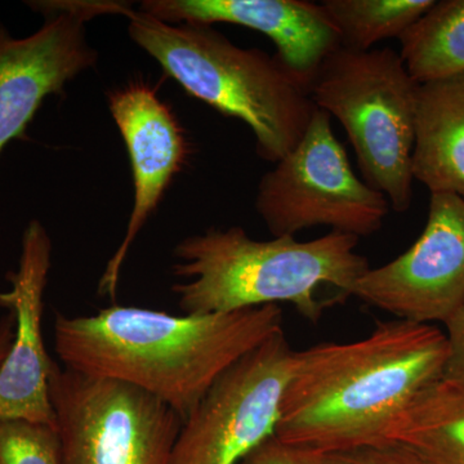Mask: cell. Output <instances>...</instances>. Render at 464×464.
Segmentation results:
<instances>
[{"label": "cell", "instance_id": "6da1fadb", "mask_svg": "<svg viewBox=\"0 0 464 464\" xmlns=\"http://www.w3.org/2000/svg\"><path fill=\"white\" fill-rule=\"evenodd\" d=\"M448 353L441 329L400 319L362 340L295 351L275 438L319 453L390 441L402 411L444 374Z\"/></svg>", "mask_w": 464, "mask_h": 464}, {"label": "cell", "instance_id": "7a4b0ae2", "mask_svg": "<svg viewBox=\"0 0 464 464\" xmlns=\"http://www.w3.org/2000/svg\"><path fill=\"white\" fill-rule=\"evenodd\" d=\"M279 304L172 315L134 306L54 319V353L78 373L145 391L183 420L232 364L282 332Z\"/></svg>", "mask_w": 464, "mask_h": 464}, {"label": "cell", "instance_id": "3957f363", "mask_svg": "<svg viewBox=\"0 0 464 464\" xmlns=\"http://www.w3.org/2000/svg\"><path fill=\"white\" fill-rule=\"evenodd\" d=\"M359 237L331 231L315 240L295 237L255 240L237 226L191 235L173 249V285L186 315H207L289 304L316 324L335 302L320 297L333 289L351 297L371 268L356 252Z\"/></svg>", "mask_w": 464, "mask_h": 464}, {"label": "cell", "instance_id": "277c9868", "mask_svg": "<svg viewBox=\"0 0 464 464\" xmlns=\"http://www.w3.org/2000/svg\"><path fill=\"white\" fill-rule=\"evenodd\" d=\"M130 39L195 99L244 121L276 164L301 141L316 106L306 82L276 56L241 48L210 25L163 23L121 3Z\"/></svg>", "mask_w": 464, "mask_h": 464}, {"label": "cell", "instance_id": "5b68a950", "mask_svg": "<svg viewBox=\"0 0 464 464\" xmlns=\"http://www.w3.org/2000/svg\"><path fill=\"white\" fill-rule=\"evenodd\" d=\"M418 84L396 51L342 47L325 57L308 83L314 105L346 130L362 181L398 213L413 201Z\"/></svg>", "mask_w": 464, "mask_h": 464}, {"label": "cell", "instance_id": "8992f818", "mask_svg": "<svg viewBox=\"0 0 464 464\" xmlns=\"http://www.w3.org/2000/svg\"><path fill=\"white\" fill-rule=\"evenodd\" d=\"M255 204L274 237L326 226L360 239L381 230L391 209L353 172L331 116L317 108L298 145L262 176Z\"/></svg>", "mask_w": 464, "mask_h": 464}, {"label": "cell", "instance_id": "52a82bcc", "mask_svg": "<svg viewBox=\"0 0 464 464\" xmlns=\"http://www.w3.org/2000/svg\"><path fill=\"white\" fill-rule=\"evenodd\" d=\"M50 398L61 464H172L183 420L145 391L53 362Z\"/></svg>", "mask_w": 464, "mask_h": 464}, {"label": "cell", "instance_id": "ba28073f", "mask_svg": "<svg viewBox=\"0 0 464 464\" xmlns=\"http://www.w3.org/2000/svg\"><path fill=\"white\" fill-rule=\"evenodd\" d=\"M295 353L282 331L232 364L183 420L172 464H239L273 438Z\"/></svg>", "mask_w": 464, "mask_h": 464}, {"label": "cell", "instance_id": "9c48e42d", "mask_svg": "<svg viewBox=\"0 0 464 464\" xmlns=\"http://www.w3.org/2000/svg\"><path fill=\"white\" fill-rule=\"evenodd\" d=\"M42 12L38 32L14 38L0 24V154L9 142L24 139L43 101L63 93L65 85L97 63L88 43L92 18L116 14L118 2L45 0L30 2Z\"/></svg>", "mask_w": 464, "mask_h": 464}, {"label": "cell", "instance_id": "30bf717a", "mask_svg": "<svg viewBox=\"0 0 464 464\" xmlns=\"http://www.w3.org/2000/svg\"><path fill=\"white\" fill-rule=\"evenodd\" d=\"M351 297L406 322H447L464 304V199L431 194L422 235L398 258L369 268Z\"/></svg>", "mask_w": 464, "mask_h": 464}, {"label": "cell", "instance_id": "8fae6325", "mask_svg": "<svg viewBox=\"0 0 464 464\" xmlns=\"http://www.w3.org/2000/svg\"><path fill=\"white\" fill-rule=\"evenodd\" d=\"M52 266V240L41 221L27 224L18 267L7 274L11 289L0 293V307L14 316V337L0 366V420H20L56 429L50 398L54 360L43 337L44 292Z\"/></svg>", "mask_w": 464, "mask_h": 464}, {"label": "cell", "instance_id": "7c38bea8", "mask_svg": "<svg viewBox=\"0 0 464 464\" xmlns=\"http://www.w3.org/2000/svg\"><path fill=\"white\" fill-rule=\"evenodd\" d=\"M109 108L127 146L134 191L123 240L99 282L100 297L115 299L128 253L173 177L181 170L188 143L176 116L149 85L134 83L111 92Z\"/></svg>", "mask_w": 464, "mask_h": 464}, {"label": "cell", "instance_id": "4fadbf2b", "mask_svg": "<svg viewBox=\"0 0 464 464\" xmlns=\"http://www.w3.org/2000/svg\"><path fill=\"white\" fill-rule=\"evenodd\" d=\"M140 11L172 25L225 23L256 30L273 41L276 57L307 84L341 47L322 5L306 0H146Z\"/></svg>", "mask_w": 464, "mask_h": 464}, {"label": "cell", "instance_id": "5bb4252c", "mask_svg": "<svg viewBox=\"0 0 464 464\" xmlns=\"http://www.w3.org/2000/svg\"><path fill=\"white\" fill-rule=\"evenodd\" d=\"M414 181L464 199V74L418 84Z\"/></svg>", "mask_w": 464, "mask_h": 464}, {"label": "cell", "instance_id": "9a60e30c", "mask_svg": "<svg viewBox=\"0 0 464 464\" xmlns=\"http://www.w3.org/2000/svg\"><path fill=\"white\" fill-rule=\"evenodd\" d=\"M422 464H464V386L440 378L420 391L390 432Z\"/></svg>", "mask_w": 464, "mask_h": 464}, {"label": "cell", "instance_id": "2e32d148", "mask_svg": "<svg viewBox=\"0 0 464 464\" xmlns=\"http://www.w3.org/2000/svg\"><path fill=\"white\" fill-rule=\"evenodd\" d=\"M409 74L417 83L464 74V0L435 2L399 38Z\"/></svg>", "mask_w": 464, "mask_h": 464}, {"label": "cell", "instance_id": "e0dca14e", "mask_svg": "<svg viewBox=\"0 0 464 464\" xmlns=\"http://www.w3.org/2000/svg\"><path fill=\"white\" fill-rule=\"evenodd\" d=\"M435 5L433 0H324L342 48L365 52L377 43L400 38Z\"/></svg>", "mask_w": 464, "mask_h": 464}, {"label": "cell", "instance_id": "ac0fdd59", "mask_svg": "<svg viewBox=\"0 0 464 464\" xmlns=\"http://www.w3.org/2000/svg\"><path fill=\"white\" fill-rule=\"evenodd\" d=\"M0 464H61L57 430L27 420H0Z\"/></svg>", "mask_w": 464, "mask_h": 464}, {"label": "cell", "instance_id": "d6986e66", "mask_svg": "<svg viewBox=\"0 0 464 464\" xmlns=\"http://www.w3.org/2000/svg\"><path fill=\"white\" fill-rule=\"evenodd\" d=\"M316 464H422L396 441L320 453Z\"/></svg>", "mask_w": 464, "mask_h": 464}, {"label": "cell", "instance_id": "ffe728a7", "mask_svg": "<svg viewBox=\"0 0 464 464\" xmlns=\"http://www.w3.org/2000/svg\"><path fill=\"white\" fill-rule=\"evenodd\" d=\"M319 451L289 447L275 436L250 451L239 464H316Z\"/></svg>", "mask_w": 464, "mask_h": 464}, {"label": "cell", "instance_id": "44dd1931", "mask_svg": "<svg viewBox=\"0 0 464 464\" xmlns=\"http://www.w3.org/2000/svg\"><path fill=\"white\" fill-rule=\"evenodd\" d=\"M444 324L449 353L442 378L464 386V304Z\"/></svg>", "mask_w": 464, "mask_h": 464}, {"label": "cell", "instance_id": "7402d4cb", "mask_svg": "<svg viewBox=\"0 0 464 464\" xmlns=\"http://www.w3.org/2000/svg\"><path fill=\"white\" fill-rule=\"evenodd\" d=\"M14 337V316L11 313L0 319V366L5 362V357L12 346Z\"/></svg>", "mask_w": 464, "mask_h": 464}]
</instances>
